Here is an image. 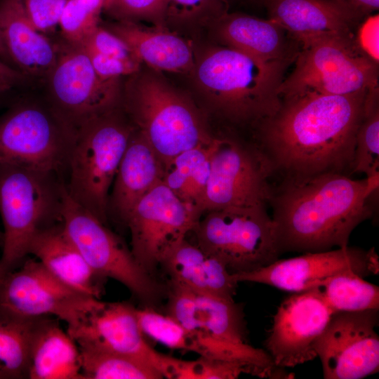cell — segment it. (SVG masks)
Instances as JSON below:
<instances>
[{"instance_id": "cell-1", "label": "cell", "mask_w": 379, "mask_h": 379, "mask_svg": "<svg viewBox=\"0 0 379 379\" xmlns=\"http://www.w3.org/2000/svg\"><path fill=\"white\" fill-rule=\"evenodd\" d=\"M368 92L284 98L274 114L260 121L257 146L274 173L284 177L351 173Z\"/></svg>"}, {"instance_id": "cell-2", "label": "cell", "mask_w": 379, "mask_h": 379, "mask_svg": "<svg viewBox=\"0 0 379 379\" xmlns=\"http://www.w3.org/2000/svg\"><path fill=\"white\" fill-rule=\"evenodd\" d=\"M379 176L354 180L324 173L284 177L272 189L280 253L319 252L348 246L353 230L375 213Z\"/></svg>"}, {"instance_id": "cell-3", "label": "cell", "mask_w": 379, "mask_h": 379, "mask_svg": "<svg viewBox=\"0 0 379 379\" xmlns=\"http://www.w3.org/2000/svg\"><path fill=\"white\" fill-rule=\"evenodd\" d=\"M287 60H264L229 46L211 51L198 78L214 105L234 121L260 122L274 114Z\"/></svg>"}, {"instance_id": "cell-4", "label": "cell", "mask_w": 379, "mask_h": 379, "mask_svg": "<svg viewBox=\"0 0 379 379\" xmlns=\"http://www.w3.org/2000/svg\"><path fill=\"white\" fill-rule=\"evenodd\" d=\"M64 190L58 174L0 164V260L5 272L22 263L39 232L61 220Z\"/></svg>"}, {"instance_id": "cell-5", "label": "cell", "mask_w": 379, "mask_h": 379, "mask_svg": "<svg viewBox=\"0 0 379 379\" xmlns=\"http://www.w3.org/2000/svg\"><path fill=\"white\" fill-rule=\"evenodd\" d=\"M132 133L111 112L77 128L65 190L75 202L105 223L109 190Z\"/></svg>"}, {"instance_id": "cell-6", "label": "cell", "mask_w": 379, "mask_h": 379, "mask_svg": "<svg viewBox=\"0 0 379 379\" xmlns=\"http://www.w3.org/2000/svg\"><path fill=\"white\" fill-rule=\"evenodd\" d=\"M61 221L91 269L102 278L112 279L126 286L142 307L155 308L166 298L167 284L145 270L131 248L90 211L75 202L65 186Z\"/></svg>"}, {"instance_id": "cell-7", "label": "cell", "mask_w": 379, "mask_h": 379, "mask_svg": "<svg viewBox=\"0 0 379 379\" xmlns=\"http://www.w3.org/2000/svg\"><path fill=\"white\" fill-rule=\"evenodd\" d=\"M192 232L196 244L221 260L232 274L267 266L281 254L266 206L206 211Z\"/></svg>"}, {"instance_id": "cell-8", "label": "cell", "mask_w": 379, "mask_h": 379, "mask_svg": "<svg viewBox=\"0 0 379 379\" xmlns=\"http://www.w3.org/2000/svg\"><path fill=\"white\" fill-rule=\"evenodd\" d=\"M377 63L352 37L329 36L302 45L292 73L279 94L288 98L305 93L346 95L378 88Z\"/></svg>"}, {"instance_id": "cell-9", "label": "cell", "mask_w": 379, "mask_h": 379, "mask_svg": "<svg viewBox=\"0 0 379 379\" xmlns=\"http://www.w3.org/2000/svg\"><path fill=\"white\" fill-rule=\"evenodd\" d=\"M131 93L130 109L140 132L164 167L180 153L213 141L194 107L158 79H142Z\"/></svg>"}, {"instance_id": "cell-10", "label": "cell", "mask_w": 379, "mask_h": 379, "mask_svg": "<svg viewBox=\"0 0 379 379\" xmlns=\"http://www.w3.org/2000/svg\"><path fill=\"white\" fill-rule=\"evenodd\" d=\"M77 130L56 112L32 105L0 117V164L51 172L62 177Z\"/></svg>"}, {"instance_id": "cell-11", "label": "cell", "mask_w": 379, "mask_h": 379, "mask_svg": "<svg viewBox=\"0 0 379 379\" xmlns=\"http://www.w3.org/2000/svg\"><path fill=\"white\" fill-rule=\"evenodd\" d=\"M201 213L181 201L161 182L136 204L125 225L131 235V251L138 264L157 277L166 255L192 232Z\"/></svg>"}, {"instance_id": "cell-12", "label": "cell", "mask_w": 379, "mask_h": 379, "mask_svg": "<svg viewBox=\"0 0 379 379\" xmlns=\"http://www.w3.org/2000/svg\"><path fill=\"white\" fill-rule=\"evenodd\" d=\"M102 301L77 290L50 272L36 258L25 259L5 273L0 284V305L29 317H51L67 329L81 323Z\"/></svg>"}, {"instance_id": "cell-13", "label": "cell", "mask_w": 379, "mask_h": 379, "mask_svg": "<svg viewBox=\"0 0 379 379\" xmlns=\"http://www.w3.org/2000/svg\"><path fill=\"white\" fill-rule=\"evenodd\" d=\"M274 168L255 145L248 147L230 139L215 138L211 169L201 204L206 211L266 206Z\"/></svg>"}, {"instance_id": "cell-14", "label": "cell", "mask_w": 379, "mask_h": 379, "mask_svg": "<svg viewBox=\"0 0 379 379\" xmlns=\"http://www.w3.org/2000/svg\"><path fill=\"white\" fill-rule=\"evenodd\" d=\"M378 309L333 313L314 345L325 379H360L379 368Z\"/></svg>"}, {"instance_id": "cell-15", "label": "cell", "mask_w": 379, "mask_h": 379, "mask_svg": "<svg viewBox=\"0 0 379 379\" xmlns=\"http://www.w3.org/2000/svg\"><path fill=\"white\" fill-rule=\"evenodd\" d=\"M352 271L362 277L379 272V258L374 248L364 250L347 246L324 251L309 252L272 263L249 272L232 274L237 282L249 281L298 293L318 288L324 279Z\"/></svg>"}, {"instance_id": "cell-16", "label": "cell", "mask_w": 379, "mask_h": 379, "mask_svg": "<svg viewBox=\"0 0 379 379\" xmlns=\"http://www.w3.org/2000/svg\"><path fill=\"white\" fill-rule=\"evenodd\" d=\"M333 311L320 288L293 293L278 307L265 345L277 367L292 368L317 357L314 345Z\"/></svg>"}, {"instance_id": "cell-17", "label": "cell", "mask_w": 379, "mask_h": 379, "mask_svg": "<svg viewBox=\"0 0 379 379\" xmlns=\"http://www.w3.org/2000/svg\"><path fill=\"white\" fill-rule=\"evenodd\" d=\"M76 343H91L141 361L166 378H174L179 359L162 354L147 342L136 307L125 302H102L75 327L67 329Z\"/></svg>"}, {"instance_id": "cell-18", "label": "cell", "mask_w": 379, "mask_h": 379, "mask_svg": "<svg viewBox=\"0 0 379 379\" xmlns=\"http://www.w3.org/2000/svg\"><path fill=\"white\" fill-rule=\"evenodd\" d=\"M74 46L57 59L51 85L57 112L77 129L111 112L117 98V86L116 79L100 78L86 51Z\"/></svg>"}, {"instance_id": "cell-19", "label": "cell", "mask_w": 379, "mask_h": 379, "mask_svg": "<svg viewBox=\"0 0 379 379\" xmlns=\"http://www.w3.org/2000/svg\"><path fill=\"white\" fill-rule=\"evenodd\" d=\"M167 282L165 314L187 331L231 343H248L242 304Z\"/></svg>"}, {"instance_id": "cell-20", "label": "cell", "mask_w": 379, "mask_h": 379, "mask_svg": "<svg viewBox=\"0 0 379 379\" xmlns=\"http://www.w3.org/2000/svg\"><path fill=\"white\" fill-rule=\"evenodd\" d=\"M270 19L302 45L329 36H351L360 15L338 0H265Z\"/></svg>"}, {"instance_id": "cell-21", "label": "cell", "mask_w": 379, "mask_h": 379, "mask_svg": "<svg viewBox=\"0 0 379 379\" xmlns=\"http://www.w3.org/2000/svg\"><path fill=\"white\" fill-rule=\"evenodd\" d=\"M165 167L143 135L132 133L115 175L108 200V215L124 224L149 191L163 182Z\"/></svg>"}, {"instance_id": "cell-22", "label": "cell", "mask_w": 379, "mask_h": 379, "mask_svg": "<svg viewBox=\"0 0 379 379\" xmlns=\"http://www.w3.org/2000/svg\"><path fill=\"white\" fill-rule=\"evenodd\" d=\"M29 255L69 286L98 299L103 293L106 279L91 269L61 220L35 235L29 247Z\"/></svg>"}, {"instance_id": "cell-23", "label": "cell", "mask_w": 379, "mask_h": 379, "mask_svg": "<svg viewBox=\"0 0 379 379\" xmlns=\"http://www.w3.org/2000/svg\"><path fill=\"white\" fill-rule=\"evenodd\" d=\"M159 268L169 282L199 293L234 300L238 283L226 265L186 238L171 250Z\"/></svg>"}, {"instance_id": "cell-24", "label": "cell", "mask_w": 379, "mask_h": 379, "mask_svg": "<svg viewBox=\"0 0 379 379\" xmlns=\"http://www.w3.org/2000/svg\"><path fill=\"white\" fill-rule=\"evenodd\" d=\"M0 34L11 61L23 71L39 74L53 69L55 48L30 22L22 0L0 1Z\"/></svg>"}, {"instance_id": "cell-25", "label": "cell", "mask_w": 379, "mask_h": 379, "mask_svg": "<svg viewBox=\"0 0 379 379\" xmlns=\"http://www.w3.org/2000/svg\"><path fill=\"white\" fill-rule=\"evenodd\" d=\"M58 320L40 319L31 345L28 379H83L79 347Z\"/></svg>"}, {"instance_id": "cell-26", "label": "cell", "mask_w": 379, "mask_h": 379, "mask_svg": "<svg viewBox=\"0 0 379 379\" xmlns=\"http://www.w3.org/2000/svg\"><path fill=\"white\" fill-rule=\"evenodd\" d=\"M111 32L127 44L139 62L155 69L180 72L192 65L190 46L173 34L144 29L131 22L117 25Z\"/></svg>"}, {"instance_id": "cell-27", "label": "cell", "mask_w": 379, "mask_h": 379, "mask_svg": "<svg viewBox=\"0 0 379 379\" xmlns=\"http://www.w3.org/2000/svg\"><path fill=\"white\" fill-rule=\"evenodd\" d=\"M285 29L274 20L234 15L223 22L220 34L229 46L264 60H288Z\"/></svg>"}, {"instance_id": "cell-28", "label": "cell", "mask_w": 379, "mask_h": 379, "mask_svg": "<svg viewBox=\"0 0 379 379\" xmlns=\"http://www.w3.org/2000/svg\"><path fill=\"white\" fill-rule=\"evenodd\" d=\"M215 138L206 145L185 150L165 166L163 182L181 201L194 206L202 215L201 204L211 169Z\"/></svg>"}, {"instance_id": "cell-29", "label": "cell", "mask_w": 379, "mask_h": 379, "mask_svg": "<svg viewBox=\"0 0 379 379\" xmlns=\"http://www.w3.org/2000/svg\"><path fill=\"white\" fill-rule=\"evenodd\" d=\"M41 317L20 315L0 305V379H28L31 345Z\"/></svg>"}, {"instance_id": "cell-30", "label": "cell", "mask_w": 379, "mask_h": 379, "mask_svg": "<svg viewBox=\"0 0 379 379\" xmlns=\"http://www.w3.org/2000/svg\"><path fill=\"white\" fill-rule=\"evenodd\" d=\"M83 379H160L154 368L91 343H77Z\"/></svg>"}, {"instance_id": "cell-31", "label": "cell", "mask_w": 379, "mask_h": 379, "mask_svg": "<svg viewBox=\"0 0 379 379\" xmlns=\"http://www.w3.org/2000/svg\"><path fill=\"white\" fill-rule=\"evenodd\" d=\"M318 288L333 313L379 309V287L354 272L329 277Z\"/></svg>"}, {"instance_id": "cell-32", "label": "cell", "mask_w": 379, "mask_h": 379, "mask_svg": "<svg viewBox=\"0 0 379 379\" xmlns=\"http://www.w3.org/2000/svg\"><path fill=\"white\" fill-rule=\"evenodd\" d=\"M351 173L366 178L379 176L378 100L364 102L363 119L358 128Z\"/></svg>"}, {"instance_id": "cell-33", "label": "cell", "mask_w": 379, "mask_h": 379, "mask_svg": "<svg viewBox=\"0 0 379 379\" xmlns=\"http://www.w3.org/2000/svg\"><path fill=\"white\" fill-rule=\"evenodd\" d=\"M136 314L145 336L168 348L189 351V331L171 317L149 307L136 308Z\"/></svg>"}, {"instance_id": "cell-34", "label": "cell", "mask_w": 379, "mask_h": 379, "mask_svg": "<svg viewBox=\"0 0 379 379\" xmlns=\"http://www.w3.org/2000/svg\"><path fill=\"white\" fill-rule=\"evenodd\" d=\"M105 0H67L59 25L73 46L80 45L98 26V19Z\"/></svg>"}, {"instance_id": "cell-35", "label": "cell", "mask_w": 379, "mask_h": 379, "mask_svg": "<svg viewBox=\"0 0 379 379\" xmlns=\"http://www.w3.org/2000/svg\"><path fill=\"white\" fill-rule=\"evenodd\" d=\"M244 373L259 377L257 370L249 364L199 357L192 361L180 359L175 378L236 379Z\"/></svg>"}, {"instance_id": "cell-36", "label": "cell", "mask_w": 379, "mask_h": 379, "mask_svg": "<svg viewBox=\"0 0 379 379\" xmlns=\"http://www.w3.org/2000/svg\"><path fill=\"white\" fill-rule=\"evenodd\" d=\"M78 46L114 58L138 61L121 39L99 26Z\"/></svg>"}, {"instance_id": "cell-37", "label": "cell", "mask_w": 379, "mask_h": 379, "mask_svg": "<svg viewBox=\"0 0 379 379\" xmlns=\"http://www.w3.org/2000/svg\"><path fill=\"white\" fill-rule=\"evenodd\" d=\"M67 0H22L27 15L40 32L51 30L59 25Z\"/></svg>"}, {"instance_id": "cell-38", "label": "cell", "mask_w": 379, "mask_h": 379, "mask_svg": "<svg viewBox=\"0 0 379 379\" xmlns=\"http://www.w3.org/2000/svg\"><path fill=\"white\" fill-rule=\"evenodd\" d=\"M84 51L88 55L94 70L103 79H117L120 76L131 74L138 70L139 61L114 58L92 51Z\"/></svg>"}, {"instance_id": "cell-39", "label": "cell", "mask_w": 379, "mask_h": 379, "mask_svg": "<svg viewBox=\"0 0 379 379\" xmlns=\"http://www.w3.org/2000/svg\"><path fill=\"white\" fill-rule=\"evenodd\" d=\"M112 4L126 15L154 17L166 13L168 0H113Z\"/></svg>"}, {"instance_id": "cell-40", "label": "cell", "mask_w": 379, "mask_h": 379, "mask_svg": "<svg viewBox=\"0 0 379 379\" xmlns=\"http://www.w3.org/2000/svg\"><path fill=\"white\" fill-rule=\"evenodd\" d=\"M359 48L373 61H378V15H374L364 23L359 33Z\"/></svg>"}, {"instance_id": "cell-41", "label": "cell", "mask_w": 379, "mask_h": 379, "mask_svg": "<svg viewBox=\"0 0 379 379\" xmlns=\"http://www.w3.org/2000/svg\"><path fill=\"white\" fill-rule=\"evenodd\" d=\"M215 0H168L166 13L182 16L194 15L215 4Z\"/></svg>"}, {"instance_id": "cell-42", "label": "cell", "mask_w": 379, "mask_h": 379, "mask_svg": "<svg viewBox=\"0 0 379 379\" xmlns=\"http://www.w3.org/2000/svg\"><path fill=\"white\" fill-rule=\"evenodd\" d=\"M23 74L0 59V93L13 88L22 81Z\"/></svg>"}, {"instance_id": "cell-43", "label": "cell", "mask_w": 379, "mask_h": 379, "mask_svg": "<svg viewBox=\"0 0 379 379\" xmlns=\"http://www.w3.org/2000/svg\"><path fill=\"white\" fill-rule=\"evenodd\" d=\"M361 16L375 11L379 8V0H338Z\"/></svg>"}, {"instance_id": "cell-44", "label": "cell", "mask_w": 379, "mask_h": 379, "mask_svg": "<svg viewBox=\"0 0 379 379\" xmlns=\"http://www.w3.org/2000/svg\"><path fill=\"white\" fill-rule=\"evenodd\" d=\"M0 59L8 64L11 61L0 34Z\"/></svg>"}, {"instance_id": "cell-45", "label": "cell", "mask_w": 379, "mask_h": 379, "mask_svg": "<svg viewBox=\"0 0 379 379\" xmlns=\"http://www.w3.org/2000/svg\"><path fill=\"white\" fill-rule=\"evenodd\" d=\"M5 272L4 271V269L2 267V265H1V260H0V284L1 283V281L3 279V277L5 274Z\"/></svg>"}, {"instance_id": "cell-46", "label": "cell", "mask_w": 379, "mask_h": 379, "mask_svg": "<svg viewBox=\"0 0 379 379\" xmlns=\"http://www.w3.org/2000/svg\"><path fill=\"white\" fill-rule=\"evenodd\" d=\"M105 1L107 4V6H110L113 1V0H105Z\"/></svg>"}, {"instance_id": "cell-47", "label": "cell", "mask_w": 379, "mask_h": 379, "mask_svg": "<svg viewBox=\"0 0 379 379\" xmlns=\"http://www.w3.org/2000/svg\"><path fill=\"white\" fill-rule=\"evenodd\" d=\"M2 240H3V233L2 232L0 231V246H1Z\"/></svg>"}]
</instances>
